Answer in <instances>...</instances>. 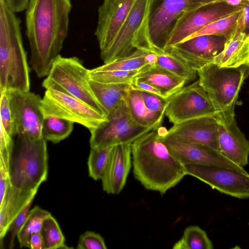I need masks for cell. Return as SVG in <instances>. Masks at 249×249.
<instances>
[{
	"instance_id": "d6a6232c",
	"label": "cell",
	"mask_w": 249,
	"mask_h": 249,
	"mask_svg": "<svg viewBox=\"0 0 249 249\" xmlns=\"http://www.w3.org/2000/svg\"><path fill=\"white\" fill-rule=\"evenodd\" d=\"M141 70L100 71L94 68L90 70V77L91 80L103 83L131 84Z\"/></svg>"
},
{
	"instance_id": "5b68a950",
	"label": "cell",
	"mask_w": 249,
	"mask_h": 249,
	"mask_svg": "<svg viewBox=\"0 0 249 249\" xmlns=\"http://www.w3.org/2000/svg\"><path fill=\"white\" fill-rule=\"evenodd\" d=\"M10 159L9 180L14 187L24 192L38 190L48 176L46 140L18 134Z\"/></svg>"
},
{
	"instance_id": "ab89813d",
	"label": "cell",
	"mask_w": 249,
	"mask_h": 249,
	"mask_svg": "<svg viewBox=\"0 0 249 249\" xmlns=\"http://www.w3.org/2000/svg\"><path fill=\"white\" fill-rule=\"evenodd\" d=\"M10 183L9 172L2 167H0V202L1 203L6 193Z\"/></svg>"
},
{
	"instance_id": "4fadbf2b",
	"label": "cell",
	"mask_w": 249,
	"mask_h": 249,
	"mask_svg": "<svg viewBox=\"0 0 249 249\" xmlns=\"http://www.w3.org/2000/svg\"><path fill=\"white\" fill-rule=\"evenodd\" d=\"M16 135H27L33 139L42 137L44 115L40 96L29 91L8 90Z\"/></svg>"
},
{
	"instance_id": "d4e9b609",
	"label": "cell",
	"mask_w": 249,
	"mask_h": 249,
	"mask_svg": "<svg viewBox=\"0 0 249 249\" xmlns=\"http://www.w3.org/2000/svg\"><path fill=\"white\" fill-rule=\"evenodd\" d=\"M126 101L129 114L136 123L146 127L158 128L161 126L165 112L153 111L147 108L137 90L131 88Z\"/></svg>"
},
{
	"instance_id": "3957f363",
	"label": "cell",
	"mask_w": 249,
	"mask_h": 249,
	"mask_svg": "<svg viewBox=\"0 0 249 249\" xmlns=\"http://www.w3.org/2000/svg\"><path fill=\"white\" fill-rule=\"evenodd\" d=\"M20 24L5 0H0V92L30 90L29 69Z\"/></svg>"
},
{
	"instance_id": "ba28073f",
	"label": "cell",
	"mask_w": 249,
	"mask_h": 249,
	"mask_svg": "<svg viewBox=\"0 0 249 249\" xmlns=\"http://www.w3.org/2000/svg\"><path fill=\"white\" fill-rule=\"evenodd\" d=\"M107 118V121L90 131L91 148L101 149L119 144H131L142 136L157 128L136 123L129 114L126 100Z\"/></svg>"
},
{
	"instance_id": "2e32d148",
	"label": "cell",
	"mask_w": 249,
	"mask_h": 249,
	"mask_svg": "<svg viewBox=\"0 0 249 249\" xmlns=\"http://www.w3.org/2000/svg\"><path fill=\"white\" fill-rule=\"evenodd\" d=\"M241 9V5L232 6L225 2H212L192 12L184 13L171 34L167 47L179 43L212 22L231 15Z\"/></svg>"
},
{
	"instance_id": "9a60e30c",
	"label": "cell",
	"mask_w": 249,
	"mask_h": 249,
	"mask_svg": "<svg viewBox=\"0 0 249 249\" xmlns=\"http://www.w3.org/2000/svg\"><path fill=\"white\" fill-rule=\"evenodd\" d=\"M227 39L220 36H199L169 46L165 52L172 53L197 70L214 62L215 58L223 51Z\"/></svg>"
},
{
	"instance_id": "9c48e42d",
	"label": "cell",
	"mask_w": 249,
	"mask_h": 249,
	"mask_svg": "<svg viewBox=\"0 0 249 249\" xmlns=\"http://www.w3.org/2000/svg\"><path fill=\"white\" fill-rule=\"evenodd\" d=\"M44 116L63 118L87 127L90 132L107 118L81 100L59 90L46 89L41 100Z\"/></svg>"
},
{
	"instance_id": "f1b7e54d",
	"label": "cell",
	"mask_w": 249,
	"mask_h": 249,
	"mask_svg": "<svg viewBox=\"0 0 249 249\" xmlns=\"http://www.w3.org/2000/svg\"><path fill=\"white\" fill-rule=\"evenodd\" d=\"M151 52L142 50H137L131 54L104 64L95 69L100 71H132L141 70L148 64L147 55Z\"/></svg>"
},
{
	"instance_id": "1f68e13d",
	"label": "cell",
	"mask_w": 249,
	"mask_h": 249,
	"mask_svg": "<svg viewBox=\"0 0 249 249\" xmlns=\"http://www.w3.org/2000/svg\"><path fill=\"white\" fill-rule=\"evenodd\" d=\"M41 233L44 249H70L65 244V237L56 219L50 215L42 224Z\"/></svg>"
},
{
	"instance_id": "f546056e",
	"label": "cell",
	"mask_w": 249,
	"mask_h": 249,
	"mask_svg": "<svg viewBox=\"0 0 249 249\" xmlns=\"http://www.w3.org/2000/svg\"><path fill=\"white\" fill-rule=\"evenodd\" d=\"M173 249H213V244L206 232L197 226L187 227Z\"/></svg>"
},
{
	"instance_id": "cb8c5ba5",
	"label": "cell",
	"mask_w": 249,
	"mask_h": 249,
	"mask_svg": "<svg viewBox=\"0 0 249 249\" xmlns=\"http://www.w3.org/2000/svg\"><path fill=\"white\" fill-rule=\"evenodd\" d=\"M92 92L107 117L126 99L130 84H106L90 79Z\"/></svg>"
},
{
	"instance_id": "d6986e66",
	"label": "cell",
	"mask_w": 249,
	"mask_h": 249,
	"mask_svg": "<svg viewBox=\"0 0 249 249\" xmlns=\"http://www.w3.org/2000/svg\"><path fill=\"white\" fill-rule=\"evenodd\" d=\"M131 158L130 144L113 147L101 178L105 192L118 194L123 190L131 167Z\"/></svg>"
},
{
	"instance_id": "7c38bea8",
	"label": "cell",
	"mask_w": 249,
	"mask_h": 249,
	"mask_svg": "<svg viewBox=\"0 0 249 249\" xmlns=\"http://www.w3.org/2000/svg\"><path fill=\"white\" fill-rule=\"evenodd\" d=\"M186 175L193 176L227 195L249 198V174L228 168L197 164L183 165Z\"/></svg>"
},
{
	"instance_id": "7a4b0ae2",
	"label": "cell",
	"mask_w": 249,
	"mask_h": 249,
	"mask_svg": "<svg viewBox=\"0 0 249 249\" xmlns=\"http://www.w3.org/2000/svg\"><path fill=\"white\" fill-rule=\"evenodd\" d=\"M157 128L131 144L133 172L145 189L163 195L186 175L183 165L160 140Z\"/></svg>"
},
{
	"instance_id": "d590c367",
	"label": "cell",
	"mask_w": 249,
	"mask_h": 249,
	"mask_svg": "<svg viewBox=\"0 0 249 249\" xmlns=\"http://www.w3.org/2000/svg\"><path fill=\"white\" fill-rule=\"evenodd\" d=\"M137 90L144 104L150 110L158 112H165L168 99L148 92Z\"/></svg>"
},
{
	"instance_id": "603a6c76",
	"label": "cell",
	"mask_w": 249,
	"mask_h": 249,
	"mask_svg": "<svg viewBox=\"0 0 249 249\" xmlns=\"http://www.w3.org/2000/svg\"><path fill=\"white\" fill-rule=\"evenodd\" d=\"M222 67H238L249 64V36L236 29L229 37L222 52L214 60Z\"/></svg>"
},
{
	"instance_id": "8fae6325",
	"label": "cell",
	"mask_w": 249,
	"mask_h": 249,
	"mask_svg": "<svg viewBox=\"0 0 249 249\" xmlns=\"http://www.w3.org/2000/svg\"><path fill=\"white\" fill-rule=\"evenodd\" d=\"M157 130L160 140L167 146L170 153L182 164H197L223 167L247 172L239 166L223 156L218 151L210 147L182 140L169 134L164 127Z\"/></svg>"
},
{
	"instance_id": "30bf717a",
	"label": "cell",
	"mask_w": 249,
	"mask_h": 249,
	"mask_svg": "<svg viewBox=\"0 0 249 249\" xmlns=\"http://www.w3.org/2000/svg\"><path fill=\"white\" fill-rule=\"evenodd\" d=\"M165 115L173 124L215 115L213 103L198 80L183 87L168 98Z\"/></svg>"
},
{
	"instance_id": "5bb4252c",
	"label": "cell",
	"mask_w": 249,
	"mask_h": 249,
	"mask_svg": "<svg viewBox=\"0 0 249 249\" xmlns=\"http://www.w3.org/2000/svg\"><path fill=\"white\" fill-rule=\"evenodd\" d=\"M190 0H160L152 6L150 39L157 54L164 53L171 34L186 11Z\"/></svg>"
},
{
	"instance_id": "f35d334b",
	"label": "cell",
	"mask_w": 249,
	"mask_h": 249,
	"mask_svg": "<svg viewBox=\"0 0 249 249\" xmlns=\"http://www.w3.org/2000/svg\"><path fill=\"white\" fill-rule=\"evenodd\" d=\"M130 85L133 89L148 92L165 98L159 89L147 83L133 79Z\"/></svg>"
},
{
	"instance_id": "836d02e7",
	"label": "cell",
	"mask_w": 249,
	"mask_h": 249,
	"mask_svg": "<svg viewBox=\"0 0 249 249\" xmlns=\"http://www.w3.org/2000/svg\"><path fill=\"white\" fill-rule=\"evenodd\" d=\"M113 147L90 149L88 160L89 176L95 180L102 178Z\"/></svg>"
},
{
	"instance_id": "e575fe53",
	"label": "cell",
	"mask_w": 249,
	"mask_h": 249,
	"mask_svg": "<svg viewBox=\"0 0 249 249\" xmlns=\"http://www.w3.org/2000/svg\"><path fill=\"white\" fill-rule=\"evenodd\" d=\"M78 249H106L107 248L103 238L98 233L87 231L79 238Z\"/></svg>"
},
{
	"instance_id": "f6af8a7d",
	"label": "cell",
	"mask_w": 249,
	"mask_h": 249,
	"mask_svg": "<svg viewBox=\"0 0 249 249\" xmlns=\"http://www.w3.org/2000/svg\"><path fill=\"white\" fill-rule=\"evenodd\" d=\"M247 0L248 1H249V0Z\"/></svg>"
},
{
	"instance_id": "4316f807",
	"label": "cell",
	"mask_w": 249,
	"mask_h": 249,
	"mask_svg": "<svg viewBox=\"0 0 249 249\" xmlns=\"http://www.w3.org/2000/svg\"><path fill=\"white\" fill-rule=\"evenodd\" d=\"M50 215V213L37 206L30 211L17 236L20 248H30L31 236L33 233L41 232L44 219Z\"/></svg>"
},
{
	"instance_id": "ee69618b",
	"label": "cell",
	"mask_w": 249,
	"mask_h": 249,
	"mask_svg": "<svg viewBox=\"0 0 249 249\" xmlns=\"http://www.w3.org/2000/svg\"><path fill=\"white\" fill-rule=\"evenodd\" d=\"M160 0H153L152 6L157 4Z\"/></svg>"
},
{
	"instance_id": "e0dca14e",
	"label": "cell",
	"mask_w": 249,
	"mask_h": 249,
	"mask_svg": "<svg viewBox=\"0 0 249 249\" xmlns=\"http://www.w3.org/2000/svg\"><path fill=\"white\" fill-rule=\"evenodd\" d=\"M135 0H104L98 10L95 32L101 58L107 53L123 26Z\"/></svg>"
},
{
	"instance_id": "8992f818",
	"label": "cell",
	"mask_w": 249,
	"mask_h": 249,
	"mask_svg": "<svg viewBox=\"0 0 249 249\" xmlns=\"http://www.w3.org/2000/svg\"><path fill=\"white\" fill-rule=\"evenodd\" d=\"M153 2V0H135L111 47L101 58L104 64L127 56L137 50L156 53L149 30Z\"/></svg>"
},
{
	"instance_id": "44dd1931",
	"label": "cell",
	"mask_w": 249,
	"mask_h": 249,
	"mask_svg": "<svg viewBox=\"0 0 249 249\" xmlns=\"http://www.w3.org/2000/svg\"><path fill=\"white\" fill-rule=\"evenodd\" d=\"M38 190L24 192L12 186L10 183L5 196L0 204V245L2 248L3 240L8 232L9 227L17 215L34 199Z\"/></svg>"
},
{
	"instance_id": "277c9868",
	"label": "cell",
	"mask_w": 249,
	"mask_h": 249,
	"mask_svg": "<svg viewBox=\"0 0 249 249\" xmlns=\"http://www.w3.org/2000/svg\"><path fill=\"white\" fill-rule=\"evenodd\" d=\"M200 85L209 96L219 123L234 118V107L244 81L249 75V64L238 67H222L212 63L197 70Z\"/></svg>"
},
{
	"instance_id": "ffe728a7",
	"label": "cell",
	"mask_w": 249,
	"mask_h": 249,
	"mask_svg": "<svg viewBox=\"0 0 249 249\" xmlns=\"http://www.w3.org/2000/svg\"><path fill=\"white\" fill-rule=\"evenodd\" d=\"M218 133L219 153L241 167L246 166L249 162V142L235 119L227 124L219 123Z\"/></svg>"
},
{
	"instance_id": "60d3db41",
	"label": "cell",
	"mask_w": 249,
	"mask_h": 249,
	"mask_svg": "<svg viewBox=\"0 0 249 249\" xmlns=\"http://www.w3.org/2000/svg\"><path fill=\"white\" fill-rule=\"evenodd\" d=\"M30 248L44 249L43 237L41 232L33 233L30 238Z\"/></svg>"
},
{
	"instance_id": "bcb514c9",
	"label": "cell",
	"mask_w": 249,
	"mask_h": 249,
	"mask_svg": "<svg viewBox=\"0 0 249 249\" xmlns=\"http://www.w3.org/2000/svg\"></svg>"
},
{
	"instance_id": "52a82bcc",
	"label": "cell",
	"mask_w": 249,
	"mask_h": 249,
	"mask_svg": "<svg viewBox=\"0 0 249 249\" xmlns=\"http://www.w3.org/2000/svg\"><path fill=\"white\" fill-rule=\"evenodd\" d=\"M90 79V70L84 67L79 58L65 57L59 54L53 61L42 86L46 89L53 88L72 95L107 117L92 92Z\"/></svg>"
},
{
	"instance_id": "ac0fdd59",
	"label": "cell",
	"mask_w": 249,
	"mask_h": 249,
	"mask_svg": "<svg viewBox=\"0 0 249 249\" xmlns=\"http://www.w3.org/2000/svg\"><path fill=\"white\" fill-rule=\"evenodd\" d=\"M219 124L214 116H203L174 124L167 132L182 140L219 152Z\"/></svg>"
},
{
	"instance_id": "4dcf8cb0",
	"label": "cell",
	"mask_w": 249,
	"mask_h": 249,
	"mask_svg": "<svg viewBox=\"0 0 249 249\" xmlns=\"http://www.w3.org/2000/svg\"><path fill=\"white\" fill-rule=\"evenodd\" d=\"M157 64L170 72L185 79L187 83L195 81L197 75V70L172 53L165 52L157 54Z\"/></svg>"
},
{
	"instance_id": "7bdbcfd3",
	"label": "cell",
	"mask_w": 249,
	"mask_h": 249,
	"mask_svg": "<svg viewBox=\"0 0 249 249\" xmlns=\"http://www.w3.org/2000/svg\"><path fill=\"white\" fill-rule=\"evenodd\" d=\"M243 0H217L213 2H225L232 6H240Z\"/></svg>"
},
{
	"instance_id": "8d00e7d4",
	"label": "cell",
	"mask_w": 249,
	"mask_h": 249,
	"mask_svg": "<svg viewBox=\"0 0 249 249\" xmlns=\"http://www.w3.org/2000/svg\"><path fill=\"white\" fill-rule=\"evenodd\" d=\"M33 199H32L30 200L26 206L15 218L9 227L8 230V231H9L10 233L9 243V249H12L14 246L15 238L17 237L19 229L26 220L30 211V209Z\"/></svg>"
},
{
	"instance_id": "484cf974",
	"label": "cell",
	"mask_w": 249,
	"mask_h": 249,
	"mask_svg": "<svg viewBox=\"0 0 249 249\" xmlns=\"http://www.w3.org/2000/svg\"><path fill=\"white\" fill-rule=\"evenodd\" d=\"M71 121L53 116H44L42 125V136L53 143L59 142L71 134L73 128Z\"/></svg>"
},
{
	"instance_id": "6da1fadb",
	"label": "cell",
	"mask_w": 249,
	"mask_h": 249,
	"mask_svg": "<svg viewBox=\"0 0 249 249\" xmlns=\"http://www.w3.org/2000/svg\"><path fill=\"white\" fill-rule=\"evenodd\" d=\"M70 0H29L26 34L31 49L30 64L39 78L47 76L67 36Z\"/></svg>"
},
{
	"instance_id": "74e56055",
	"label": "cell",
	"mask_w": 249,
	"mask_h": 249,
	"mask_svg": "<svg viewBox=\"0 0 249 249\" xmlns=\"http://www.w3.org/2000/svg\"><path fill=\"white\" fill-rule=\"evenodd\" d=\"M236 30L249 36V2L243 0L237 23Z\"/></svg>"
},
{
	"instance_id": "7402d4cb",
	"label": "cell",
	"mask_w": 249,
	"mask_h": 249,
	"mask_svg": "<svg viewBox=\"0 0 249 249\" xmlns=\"http://www.w3.org/2000/svg\"><path fill=\"white\" fill-rule=\"evenodd\" d=\"M134 79L149 84L159 89L168 99L187 84L179 77L156 64L142 69Z\"/></svg>"
},
{
	"instance_id": "83f0119b",
	"label": "cell",
	"mask_w": 249,
	"mask_h": 249,
	"mask_svg": "<svg viewBox=\"0 0 249 249\" xmlns=\"http://www.w3.org/2000/svg\"><path fill=\"white\" fill-rule=\"evenodd\" d=\"M240 11L241 10L231 15L212 22L188 36L183 41L197 36L207 35L224 36L228 38L236 29Z\"/></svg>"
},
{
	"instance_id": "b9f144b4",
	"label": "cell",
	"mask_w": 249,
	"mask_h": 249,
	"mask_svg": "<svg viewBox=\"0 0 249 249\" xmlns=\"http://www.w3.org/2000/svg\"><path fill=\"white\" fill-rule=\"evenodd\" d=\"M215 0H190L186 10L184 13L192 12L202 5Z\"/></svg>"
}]
</instances>
